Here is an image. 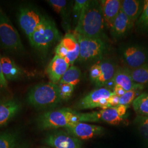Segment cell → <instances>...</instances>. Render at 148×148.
I'll return each mask as SVG.
<instances>
[{
	"instance_id": "cell-1",
	"label": "cell",
	"mask_w": 148,
	"mask_h": 148,
	"mask_svg": "<svg viewBox=\"0 0 148 148\" xmlns=\"http://www.w3.org/2000/svg\"><path fill=\"white\" fill-rule=\"evenodd\" d=\"M104 24L100 1H90L75 27V34L90 38H101Z\"/></svg>"
},
{
	"instance_id": "cell-2",
	"label": "cell",
	"mask_w": 148,
	"mask_h": 148,
	"mask_svg": "<svg viewBox=\"0 0 148 148\" xmlns=\"http://www.w3.org/2000/svg\"><path fill=\"white\" fill-rule=\"evenodd\" d=\"M27 101L30 106L37 109L54 108L62 101L58 85L51 82L32 87L27 93Z\"/></svg>"
},
{
	"instance_id": "cell-3",
	"label": "cell",
	"mask_w": 148,
	"mask_h": 148,
	"mask_svg": "<svg viewBox=\"0 0 148 148\" xmlns=\"http://www.w3.org/2000/svg\"><path fill=\"white\" fill-rule=\"evenodd\" d=\"M61 39V34L54 21L46 16L29 38L32 47L40 52H46Z\"/></svg>"
},
{
	"instance_id": "cell-4",
	"label": "cell",
	"mask_w": 148,
	"mask_h": 148,
	"mask_svg": "<svg viewBox=\"0 0 148 148\" xmlns=\"http://www.w3.org/2000/svg\"><path fill=\"white\" fill-rule=\"evenodd\" d=\"M79 121V112L64 108L47 111L38 117L37 125L41 130L64 128Z\"/></svg>"
},
{
	"instance_id": "cell-5",
	"label": "cell",
	"mask_w": 148,
	"mask_h": 148,
	"mask_svg": "<svg viewBox=\"0 0 148 148\" xmlns=\"http://www.w3.org/2000/svg\"><path fill=\"white\" fill-rule=\"evenodd\" d=\"M0 45L12 53L21 54L25 51L18 32L1 7Z\"/></svg>"
},
{
	"instance_id": "cell-6",
	"label": "cell",
	"mask_w": 148,
	"mask_h": 148,
	"mask_svg": "<svg viewBox=\"0 0 148 148\" xmlns=\"http://www.w3.org/2000/svg\"><path fill=\"white\" fill-rule=\"evenodd\" d=\"M128 106L122 105L111 107L100 111L79 113V122H101L111 125H119L125 116Z\"/></svg>"
},
{
	"instance_id": "cell-7",
	"label": "cell",
	"mask_w": 148,
	"mask_h": 148,
	"mask_svg": "<svg viewBox=\"0 0 148 148\" xmlns=\"http://www.w3.org/2000/svg\"><path fill=\"white\" fill-rule=\"evenodd\" d=\"M75 35L78 39L80 48L79 60L84 62H94L102 58L106 50V43L103 39Z\"/></svg>"
},
{
	"instance_id": "cell-8",
	"label": "cell",
	"mask_w": 148,
	"mask_h": 148,
	"mask_svg": "<svg viewBox=\"0 0 148 148\" xmlns=\"http://www.w3.org/2000/svg\"><path fill=\"white\" fill-rule=\"evenodd\" d=\"M114 93L106 88H97L81 99L76 104L78 110H86L100 108L106 109L110 108L108 99Z\"/></svg>"
},
{
	"instance_id": "cell-9",
	"label": "cell",
	"mask_w": 148,
	"mask_h": 148,
	"mask_svg": "<svg viewBox=\"0 0 148 148\" xmlns=\"http://www.w3.org/2000/svg\"><path fill=\"white\" fill-rule=\"evenodd\" d=\"M79 45L76 36L73 33H66L55 48L56 55L65 59L70 66L79 59Z\"/></svg>"
},
{
	"instance_id": "cell-10",
	"label": "cell",
	"mask_w": 148,
	"mask_h": 148,
	"mask_svg": "<svg viewBox=\"0 0 148 148\" xmlns=\"http://www.w3.org/2000/svg\"><path fill=\"white\" fill-rule=\"evenodd\" d=\"M44 16L36 8L32 5H25L19 9V24L28 38L42 22Z\"/></svg>"
},
{
	"instance_id": "cell-11",
	"label": "cell",
	"mask_w": 148,
	"mask_h": 148,
	"mask_svg": "<svg viewBox=\"0 0 148 148\" xmlns=\"http://www.w3.org/2000/svg\"><path fill=\"white\" fill-rule=\"evenodd\" d=\"M121 56L128 69H137L148 63V50L137 45L123 46L121 49Z\"/></svg>"
},
{
	"instance_id": "cell-12",
	"label": "cell",
	"mask_w": 148,
	"mask_h": 148,
	"mask_svg": "<svg viewBox=\"0 0 148 148\" xmlns=\"http://www.w3.org/2000/svg\"><path fill=\"white\" fill-rule=\"evenodd\" d=\"M116 71L115 65L110 62H98L90 69V79L97 88H103L112 79Z\"/></svg>"
},
{
	"instance_id": "cell-13",
	"label": "cell",
	"mask_w": 148,
	"mask_h": 148,
	"mask_svg": "<svg viewBox=\"0 0 148 148\" xmlns=\"http://www.w3.org/2000/svg\"><path fill=\"white\" fill-rule=\"evenodd\" d=\"M68 132L79 140H88L101 136L105 131L104 127L82 122L74 123L65 128Z\"/></svg>"
},
{
	"instance_id": "cell-14",
	"label": "cell",
	"mask_w": 148,
	"mask_h": 148,
	"mask_svg": "<svg viewBox=\"0 0 148 148\" xmlns=\"http://www.w3.org/2000/svg\"><path fill=\"white\" fill-rule=\"evenodd\" d=\"M45 142L53 148H82L81 140L67 131L51 133L46 138Z\"/></svg>"
},
{
	"instance_id": "cell-15",
	"label": "cell",
	"mask_w": 148,
	"mask_h": 148,
	"mask_svg": "<svg viewBox=\"0 0 148 148\" xmlns=\"http://www.w3.org/2000/svg\"><path fill=\"white\" fill-rule=\"evenodd\" d=\"M22 104L14 97H8L0 101V127L7 125L21 111Z\"/></svg>"
},
{
	"instance_id": "cell-16",
	"label": "cell",
	"mask_w": 148,
	"mask_h": 148,
	"mask_svg": "<svg viewBox=\"0 0 148 148\" xmlns=\"http://www.w3.org/2000/svg\"><path fill=\"white\" fill-rule=\"evenodd\" d=\"M48 3L60 16L62 21V25L66 33L70 32L71 14L73 10L72 2L65 0H49Z\"/></svg>"
},
{
	"instance_id": "cell-17",
	"label": "cell",
	"mask_w": 148,
	"mask_h": 148,
	"mask_svg": "<svg viewBox=\"0 0 148 148\" xmlns=\"http://www.w3.org/2000/svg\"><path fill=\"white\" fill-rule=\"evenodd\" d=\"M69 67L70 65L65 59L55 55L49 62L46 70L51 82L58 84Z\"/></svg>"
},
{
	"instance_id": "cell-18",
	"label": "cell",
	"mask_w": 148,
	"mask_h": 148,
	"mask_svg": "<svg viewBox=\"0 0 148 148\" xmlns=\"http://www.w3.org/2000/svg\"><path fill=\"white\" fill-rule=\"evenodd\" d=\"M134 24V23L120 10L110 28L112 36L116 40L125 37L132 30Z\"/></svg>"
},
{
	"instance_id": "cell-19",
	"label": "cell",
	"mask_w": 148,
	"mask_h": 148,
	"mask_svg": "<svg viewBox=\"0 0 148 148\" xmlns=\"http://www.w3.org/2000/svg\"><path fill=\"white\" fill-rule=\"evenodd\" d=\"M107 85H110L112 87L118 85L126 91L133 90H142L144 86L134 82L128 73L127 68L116 70L114 77Z\"/></svg>"
},
{
	"instance_id": "cell-20",
	"label": "cell",
	"mask_w": 148,
	"mask_h": 148,
	"mask_svg": "<svg viewBox=\"0 0 148 148\" xmlns=\"http://www.w3.org/2000/svg\"><path fill=\"white\" fill-rule=\"evenodd\" d=\"M1 61L2 72L7 81L21 79L27 74L24 69L10 57L2 56L1 58Z\"/></svg>"
},
{
	"instance_id": "cell-21",
	"label": "cell",
	"mask_w": 148,
	"mask_h": 148,
	"mask_svg": "<svg viewBox=\"0 0 148 148\" xmlns=\"http://www.w3.org/2000/svg\"><path fill=\"white\" fill-rule=\"evenodd\" d=\"M100 2L105 24L110 29L121 10V1L103 0Z\"/></svg>"
},
{
	"instance_id": "cell-22",
	"label": "cell",
	"mask_w": 148,
	"mask_h": 148,
	"mask_svg": "<svg viewBox=\"0 0 148 148\" xmlns=\"http://www.w3.org/2000/svg\"><path fill=\"white\" fill-rule=\"evenodd\" d=\"M144 1L141 0L121 1V10L133 22L135 23L142 13Z\"/></svg>"
},
{
	"instance_id": "cell-23",
	"label": "cell",
	"mask_w": 148,
	"mask_h": 148,
	"mask_svg": "<svg viewBox=\"0 0 148 148\" xmlns=\"http://www.w3.org/2000/svg\"><path fill=\"white\" fill-rule=\"evenodd\" d=\"M81 70L76 66H70L59 83L66 84L75 86L77 85L81 79Z\"/></svg>"
},
{
	"instance_id": "cell-24",
	"label": "cell",
	"mask_w": 148,
	"mask_h": 148,
	"mask_svg": "<svg viewBox=\"0 0 148 148\" xmlns=\"http://www.w3.org/2000/svg\"><path fill=\"white\" fill-rule=\"evenodd\" d=\"M127 69L134 82L140 85L148 84V63L137 69Z\"/></svg>"
},
{
	"instance_id": "cell-25",
	"label": "cell",
	"mask_w": 148,
	"mask_h": 148,
	"mask_svg": "<svg viewBox=\"0 0 148 148\" xmlns=\"http://www.w3.org/2000/svg\"><path fill=\"white\" fill-rule=\"evenodd\" d=\"M133 107L136 112L141 116L148 117V93H143L133 101Z\"/></svg>"
},
{
	"instance_id": "cell-26",
	"label": "cell",
	"mask_w": 148,
	"mask_h": 148,
	"mask_svg": "<svg viewBox=\"0 0 148 148\" xmlns=\"http://www.w3.org/2000/svg\"><path fill=\"white\" fill-rule=\"evenodd\" d=\"M19 136L16 132L0 133V148H15L19 145Z\"/></svg>"
},
{
	"instance_id": "cell-27",
	"label": "cell",
	"mask_w": 148,
	"mask_h": 148,
	"mask_svg": "<svg viewBox=\"0 0 148 148\" xmlns=\"http://www.w3.org/2000/svg\"><path fill=\"white\" fill-rule=\"evenodd\" d=\"M90 1L88 0H76L74 1L72 10V16L73 25L75 27L77 25L81 16Z\"/></svg>"
},
{
	"instance_id": "cell-28",
	"label": "cell",
	"mask_w": 148,
	"mask_h": 148,
	"mask_svg": "<svg viewBox=\"0 0 148 148\" xmlns=\"http://www.w3.org/2000/svg\"><path fill=\"white\" fill-rule=\"evenodd\" d=\"M136 25L140 31L148 32V0L144 1L143 11L137 21Z\"/></svg>"
},
{
	"instance_id": "cell-29",
	"label": "cell",
	"mask_w": 148,
	"mask_h": 148,
	"mask_svg": "<svg viewBox=\"0 0 148 148\" xmlns=\"http://www.w3.org/2000/svg\"><path fill=\"white\" fill-rule=\"evenodd\" d=\"M141 90H133L126 91L123 95L119 98V105L122 106H130L134 99L137 97Z\"/></svg>"
},
{
	"instance_id": "cell-30",
	"label": "cell",
	"mask_w": 148,
	"mask_h": 148,
	"mask_svg": "<svg viewBox=\"0 0 148 148\" xmlns=\"http://www.w3.org/2000/svg\"><path fill=\"white\" fill-rule=\"evenodd\" d=\"M57 85H58L60 96L62 101H68L73 93L75 86L70 84L60 83H58Z\"/></svg>"
},
{
	"instance_id": "cell-31",
	"label": "cell",
	"mask_w": 148,
	"mask_h": 148,
	"mask_svg": "<svg viewBox=\"0 0 148 148\" xmlns=\"http://www.w3.org/2000/svg\"><path fill=\"white\" fill-rule=\"evenodd\" d=\"M136 121L139 132L148 142V117L139 116Z\"/></svg>"
},
{
	"instance_id": "cell-32",
	"label": "cell",
	"mask_w": 148,
	"mask_h": 148,
	"mask_svg": "<svg viewBox=\"0 0 148 148\" xmlns=\"http://www.w3.org/2000/svg\"><path fill=\"white\" fill-rule=\"evenodd\" d=\"M1 58V56H0V90H3L8 88V82L5 79L2 72Z\"/></svg>"
},
{
	"instance_id": "cell-33",
	"label": "cell",
	"mask_w": 148,
	"mask_h": 148,
	"mask_svg": "<svg viewBox=\"0 0 148 148\" xmlns=\"http://www.w3.org/2000/svg\"><path fill=\"white\" fill-rule=\"evenodd\" d=\"M119 97L114 94L108 99V103L110 107H115L119 105Z\"/></svg>"
},
{
	"instance_id": "cell-34",
	"label": "cell",
	"mask_w": 148,
	"mask_h": 148,
	"mask_svg": "<svg viewBox=\"0 0 148 148\" xmlns=\"http://www.w3.org/2000/svg\"><path fill=\"white\" fill-rule=\"evenodd\" d=\"M126 91L124 90L122 87L118 85H115L113 87V92L115 95L119 96V97L123 95Z\"/></svg>"
},
{
	"instance_id": "cell-35",
	"label": "cell",
	"mask_w": 148,
	"mask_h": 148,
	"mask_svg": "<svg viewBox=\"0 0 148 148\" xmlns=\"http://www.w3.org/2000/svg\"><path fill=\"white\" fill-rule=\"evenodd\" d=\"M15 148H27V147L25 145H21V144H19L17 147H16Z\"/></svg>"
},
{
	"instance_id": "cell-36",
	"label": "cell",
	"mask_w": 148,
	"mask_h": 148,
	"mask_svg": "<svg viewBox=\"0 0 148 148\" xmlns=\"http://www.w3.org/2000/svg\"><path fill=\"white\" fill-rule=\"evenodd\" d=\"M47 148V147H45V148Z\"/></svg>"
}]
</instances>
